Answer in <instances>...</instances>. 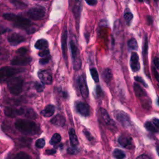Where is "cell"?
I'll list each match as a JSON object with an SVG mask.
<instances>
[{
	"label": "cell",
	"instance_id": "obj_20",
	"mask_svg": "<svg viewBox=\"0 0 159 159\" xmlns=\"http://www.w3.org/2000/svg\"><path fill=\"white\" fill-rule=\"evenodd\" d=\"M51 123L53 125L57 127H63L65 124V119L63 116L60 115H57L52 119H51Z\"/></svg>",
	"mask_w": 159,
	"mask_h": 159
},
{
	"label": "cell",
	"instance_id": "obj_6",
	"mask_svg": "<svg viewBox=\"0 0 159 159\" xmlns=\"http://www.w3.org/2000/svg\"><path fill=\"white\" fill-rule=\"evenodd\" d=\"M134 90L135 94V96L137 97L141 101V103L144 108H149L150 107V100L148 98L147 93H146L144 89L138 83H135L134 84Z\"/></svg>",
	"mask_w": 159,
	"mask_h": 159
},
{
	"label": "cell",
	"instance_id": "obj_48",
	"mask_svg": "<svg viewBox=\"0 0 159 159\" xmlns=\"http://www.w3.org/2000/svg\"><path fill=\"white\" fill-rule=\"evenodd\" d=\"M137 159H150L149 157H148L147 155H140L139 156Z\"/></svg>",
	"mask_w": 159,
	"mask_h": 159
},
{
	"label": "cell",
	"instance_id": "obj_35",
	"mask_svg": "<svg viewBox=\"0 0 159 159\" xmlns=\"http://www.w3.org/2000/svg\"><path fill=\"white\" fill-rule=\"evenodd\" d=\"M34 88L36 89V91L39 93H41L43 92V90L44 89V86L38 82H36L34 84Z\"/></svg>",
	"mask_w": 159,
	"mask_h": 159
},
{
	"label": "cell",
	"instance_id": "obj_50",
	"mask_svg": "<svg viewBox=\"0 0 159 159\" xmlns=\"http://www.w3.org/2000/svg\"><path fill=\"white\" fill-rule=\"evenodd\" d=\"M145 2H146V3H147L148 4L150 3V0H145Z\"/></svg>",
	"mask_w": 159,
	"mask_h": 159
},
{
	"label": "cell",
	"instance_id": "obj_1",
	"mask_svg": "<svg viewBox=\"0 0 159 159\" xmlns=\"http://www.w3.org/2000/svg\"><path fill=\"white\" fill-rule=\"evenodd\" d=\"M14 126L17 131L25 135H35L40 131L36 123L27 119H18L15 122Z\"/></svg>",
	"mask_w": 159,
	"mask_h": 159
},
{
	"label": "cell",
	"instance_id": "obj_44",
	"mask_svg": "<svg viewBox=\"0 0 159 159\" xmlns=\"http://www.w3.org/2000/svg\"><path fill=\"white\" fill-rule=\"evenodd\" d=\"M152 122L153 123L154 126L157 127V129L159 131V119L157 118H154L153 119Z\"/></svg>",
	"mask_w": 159,
	"mask_h": 159
},
{
	"label": "cell",
	"instance_id": "obj_51",
	"mask_svg": "<svg viewBox=\"0 0 159 159\" xmlns=\"http://www.w3.org/2000/svg\"><path fill=\"white\" fill-rule=\"evenodd\" d=\"M138 2H140V3H142V2H144V0H138Z\"/></svg>",
	"mask_w": 159,
	"mask_h": 159
},
{
	"label": "cell",
	"instance_id": "obj_41",
	"mask_svg": "<svg viewBox=\"0 0 159 159\" xmlns=\"http://www.w3.org/2000/svg\"><path fill=\"white\" fill-rule=\"evenodd\" d=\"M78 152V150L77 149V147H72V148H69L68 149V153L70 154H76Z\"/></svg>",
	"mask_w": 159,
	"mask_h": 159
},
{
	"label": "cell",
	"instance_id": "obj_2",
	"mask_svg": "<svg viewBox=\"0 0 159 159\" xmlns=\"http://www.w3.org/2000/svg\"><path fill=\"white\" fill-rule=\"evenodd\" d=\"M3 17L5 19L13 22L16 27L26 29L27 32H29V31L32 28L31 27V21L21 16L12 13H6L3 14Z\"/></svg>",
	"mask_w": 159,
	"mask_h": 159
},
{
	"label": "cell",
	"instance_id": "obj_54",
	"mask_svg": "<svg viewBox=\"0 0 159 159\" xmlns=\"http://www.w3.org/2000/svg\"><path fill=\"white\" fill-rule=\"evenodd\" d=\"M154 2H157L158 0H154Z\"/></svg>",
	"mask_w": 159,
	"mask_h": 159
},
{
	"label": "cell",
	"instance_id": "obj_42",
	"mask_svg": "<svg viewBox=\"0 0 159 159\" xmlns=\"http://www.w3.org/2000/svg\"><path fill=\"white\" fill-rule=\"evenodd\" d=\"M85 2L90 6H95L97 4V0H85Z\"/></svg>",
	"mask_w": 159,
	"mask_h": 159
},
{
	"label": "cell",
	"instance_id": "obj_29",
	"mask_svg": "<svg viewBox=\"0 0 159 159\" xmlns=\"http://www.w3.org/2000/svg\"><path fill=\"white\" fill-rule=\"evenodd\" d=\"M145 127L147 130L152 132H158L159 131L157 129V127L154 126L152 122L148 121L145 124Z\"/></svg>",
	"mask_w": 159,
	"mask_h": 159
},
{
	"label": "cell",
	"instance_id": "obj_7",
	"mask_svg": "<svg viewBox=\"0 0 159 159\" xmlns=\"http://www.w3.org/2000/svg\"><path fill=\"white\" fill-rule=\"evenodd\" d=\"M24 71V69H17V68L9 66L2 67L1 70H0V81H1V82H3L14 75Z\"/></svg>",
	"mask_w": 159,
	"mask_h": 159
},
{
	"label": "cell",
	"instance_id": "obj_55",
	"mask_svg": "<svg viewBox=\"0 0 159 159\" xmlns=\"http://www.w3.org/2000/svg\"><path fill=\"white\" fill-rule=\"evenodd\" d=\"M41 1H47V0H41Z\"/></svg>",
	"mask_w": 159,
	"mask_h": 159
},
{
	"label": "cell",
	"instance_id": "obj_18",
	"mask_svg": "<svg viewBox=\"0 0 159 159\" xmlns=\"http://www.w3.org/2000/svg\"><path fill=\"white\" fill-rule=\"evenodd\" d=\"M77 110L80 114L83 116H88L89 115V106L84 103L80 102L77 104Z\"/></svg>",
	"mask_w": 159,
	"mask_h": 159
},
{
	"label": "cell",
	"instance_id": "obj_15",
	"mask_svg": "<svg viewBox=\"0 0 159 159\" xmlns=\"http://www.w3.org/2000/svg\"><path fill=\"white\" fill-rule=\"evenodd\" d=\"M40 81L45 85H50L52 83V76L49 70H41L38 73Z\"/></svg>",
	"mask_w": 159,
	"mask_h": 159
},
{
	"label": "cell",
	"instance_id": "obj_22",
	"mask_svg": "<svg viewBox=\"0 0 159 159\" xmlns=\"http://www.w3.org/2000/svg\"><path fill=\"white\" fill-rule=\"evenodd\" d=\"M69 138H70V144H71L72 147H77V146H78V144H79V142H78L77 135L75 133V130L73 128H70L69 129Z\"/></svg>",
	"mask_w": 159,
	"mask_h": 159
},
{
	"label": "cell",
	"instance_id": "obj_27",
	"mask_svg": "<svg viewBox=\"0 0 159 159\" xmlns=\"http://www.w3.org/2000/svg\"><path fill=\"white\" fill-rule=\"evenodd\" d=\"M127 45H128V47H129V49H131V50L136 51V50H138V42H137V41H136V40L134 38L131 39L128 41Z\"/></svg>",
	"mask_w": 159,
	"mask_h": 159
},
{
	"label": "cell",
	"instance_id": "obj_52",
	"mask_svg": "<svg viewBox=\"0 0 159 159\" xmlns=\"http://www.w3.org/2000/svg\"><path fill=\"white\" fill-rule=\"evenodd\" d=\"M157 152H158V153L159 155V147H158V149H157Z\"/></svg>",
	"mask_w": 159,
	"mask_h": 159
},
{
	"label": "cell",
	"instance_id": "obj_39",
	"mask_svg": "<svg viewBox=\"0 0 159 159\" xmlns=\"http://www.w3.org/2000/svg\"><path fill=\"white\" fill-rule=\"evenodd\" d=\"M83 133L89 141H92L93 140V137L89 131H88L86 130H84Z\"/></svg>",
	"mask_w": 159,
	"mask_h": 159
},
{
	"label": "cell",
	"instance_id": "obj_32",
	"mask_svg": "<svg viewBox=\"0 0 159 159\" xmlns=\"http://www.w3.org/2000/svg\"><path fill=\"white\" fill-rule=\"evenodd\" d=\"M90 74H91V75H92L93 80L96 83L99 82V75H98V72L96 69H95V68H92V69H90Z\"/></svg>",
	"mask_w": 159,
	"mask_h": 159
},
{
	"label": "cell",
	"instance_id": "obj_5",
	"mask_svg": "<svg viewBox=\"0 0 159 159\" xmlns=\"http://www.w3.org/2000/svg\"><path fill=\"white\" fill-rule=\"evenodd\" d=\"M70 47L72 54L74 69L75 70H80L81 67V60L80 57V53L77 44L72 40L70 42Z\"/></svg>",
	"mask_w": 159,
	"mask_h": 159
},
{
	"label": "cell",
	"instance_id": "obj_12",
	"mask_svg": "<svg viewBox=\"0 0 159 159\" xmlns=\"http://www.w3.org/2000/svg\"><path fill=\"white\" fill-rule=\"evenodd\" d=\"M99 111H100V113L101 117L103 122L104 123V124L106 125H107L111 129L116 128L115 123H114V121L112 120V119L109 117L106 110L103 109V108H100Z\"/></svg>",
	"mask_w": 159,
	"mask_h": 159
},
{
	"label": "cell",
	"instance_id": "obj_23",
	"mask_svg": "<svg viewBox=\"0 0 159 159\" xmlns=\"http://www.w3.org/2000/svg\"><path fill=\"white\" fill-rule=\"evenodd\" d=\"M35 47L38 50H45L47 49L49 47V42L46 39H40L37 40L34 45Z\"/></svg>",
	"mask_w": 159,
	"mask_h": 159
},
{
	"label": "cell",
	"instance_id": "obj_25",
	"mask_svg": "<svg viewBox=\"0 0 159 159\" xmlns=\"http://www.w3.org/2000/svg\"><path fill=\"white\" fill-rule=\"evenodd\" d=\"M112 155L116 159H124L126 158V153L123 150L118 149L113 151Z\"/></svg>",
	"mask_w": 159,
	"mask_h": 159
},
{
	"label": "cell",
	"instance_id": "obj_36",
	"mask_svg": "<svg viewBox=\"0 0 159 159\" xmlns=\"http://www.w3.org/2000/svg\"><path fill=\"white\" fill-rule=\"evenodd\" d=\"M28 53V49L26 47H21L17 51L16 54H19V55H25Z\"/></svg>",
	"mask_w": 159,
	"mask_h": 159
},
{
	"label": "cell",
	"instance_id": "obj_13",
	"mask_svg": "<svg viewBox=\"0 0 159 159\" xmlns=\"http://www.w3.org/2000/svg\"><path fill=\"white\" fill-rule=\"evenodd\" d=\"M130 65L132 70L134 72H138L141 69V65L139 63V57L138 54L134 52H132L130 60Z\"/></svg>",
	"mask_w": 159,
	"mask_h": 159
},
{
	"label": "cell",
	"instance_id": "obj_11",
	"mask_svg": "<svg viewBox=\"0 0 159 159\" xmlns=\"http://www.w3.org/2000/svg\"><path fill=\"white\" fill-rule=\"evenodd\" d=\"M32 61V58L30 57H25V55H20L19 57L13 59L11 64L16 66H25L29 64Z\"/></svg>",
	"mask_w": 159,
	"mask_h": 159
},
{
	"label": "cell",
	"instance_id": "obj_17",
	"mask_svg": "<svg viewBox=\"0 0 159 159\" xmlns=\"http://www.w3.org/2000/svg\"><path fill=\"white\" fill-rule=\"evenodd\" d=\"M118 142L122 147L126 149H131L133 147L132 138L126 135H121L118 139Z\"/></svg>",
	"mask_w": 159,
	"mask_h": 159
},
{
	"label": "cell",
	"instance_id": "obj_34",
	"mask_svg": "<svg viewBox=\"0 0 159 159\" xmlns=\"http://www.w3.org/2000/svg\"><path fill=\"white\" fill-rule=\"evenodd\" d=\"M45 144V142L44 139L42 138V139H39L38 140L36 141V146L38 148V149H42Z\"/></svg>",
	"mask_w": 159,
	"mask_h": 159
},
{
	"label": "cell",
	"instance_id": "obj_53",
	"mask_svg": "<svg viewBox=\"0 0 159 159\" xmlns=\"http://www.w3.org/2000/svg\"><path fill=\"white\" fill-rule=\"evenodd\" d=\"M158 105H159V98H158Z\"/></svg>",
	"mask_w": 159,
	"mask_h": 159
},
{
	"label": "cell",
	"instance_id": "obj_26",
	"mask_svg": "<svg viewBox=\"0 0 159 159\" xmlns=\"http://www.w3.org/2000/svg\"><path fill=\"white\" fill-rule=\"evenodd\" d=\"M60 141H61L60 135L56 133L53 135V136L50 141V144L52 146H55V145L59 144L60 142Z\"/></svg>",
	"mask_w": 159,
	"mask_h": 159
},
{
	"label": "cell",
	"instance_id": "obj_31",
	"mask_svg": "<svg viewBox=\"0 0 159 159\" xmlns=\"http://www.w3.org/2000/svg\"><path fill=\"white\" fill-rule=\"evenodd\" d=\"M124 17L126 20V23L128 26H129L131 25V22H132V20L133 19V14L128 11H126L124 14Z\"/></svg>",
	"mask_w": 159,
	"mask_h": 159
},
{
	"label": "cell",
	"instance_id": "obj_3",
	"mask_svg": "<svg viewBox=\"0 0 159 159\" xmlns=\"http://www.w3.org/2000/svg\"><path fill=\"white\" fill-rule=\"evenodd\" d=\"M5 114L6 116L14 118L16 116H22L27 118L34 119L37 117L35 111L29 108H6L5 109Z\"/></svg>",
	"mask_w": 159,
	"mask_h": 159
},
{
	"label": "cell",
	"instance_id": "obj_14",
	"mask_svg": "<svg viewBox=\"0 0 159 159\" xmlns=\"http://www.w3.org/2000/svg\"><path fill=\"white\" fill-rule=\"evenodd\" d=\"M78 85L80 88V91L81 95L83 98H87L89 95V91L86 81L85 77L82 75L79 77L78 79Z\"/></svg>",
	"mask_w": 159,
	"mask_h": 159
},
{
	"label": "cell",
	"instance_id": "obj_24",
	"mask_svg": "<svg viewBox=\"0 0 159 159\" xmlns=\"http://www.w3.org/2000/svg\"><path fill=\"white\" fill-rule=\"evenodd\" d=\"M102 77H103V80L106 83H108L112 78V72H111V69H105L102 73Z\"/></svg>",
	"mask_w": 159,
	"mask_h": 159
},
{
	"label": "cell",
	"instance_id": "obj_16",
	"mask_svg": "<svg viewBox=\"0 0 159 159\" xmlns=\"http://www.w3.org/2000/svg\"><path fill=\"white\" fill-rule=\"evenodd\" d=\"M67 36H68V33H67L66 26H65L62 34L61 44H62V49L63 55L66 61L67 60Z\"/></svg>",
	"mask_w": 159,
	"mask_h": 159
},
{
	"label": "cell",
	"instance_id": "obj_45",
	"mask_svg": "<svg viewBox=\"0 0 159 159\" xmlns=\"http://www.w3.org/2000/svg\"><path fill=\"white\" fill-rule=\"evenodd\" d=\"M152 71H153V75H154L155 78H156L158 81H159V74H158V73L157 71V69H156V68L153 67V68H152Z\"/></svg>",
	"mask_w": 159,
	"mask_h": 159
},
{
	"label": "cell",
	"instance_id": "obj_43",
	"mask_svg": "<svg viewBox=\"0 0 159 159\" xmlns=\"http://www.w3.org/2000/svg\"><path fill=\"white\" fill-rule=\"evenodd\" d=\"M96 92H97V95H98L99 97H101L103 95V91H102V89H101V87H100V86H98L97 87Z\"/></svg>",
	"mask_w": 159,
	"mask_h": 159
},
{
	"label": "cell",
	"instance_id": "obj_49",
	"mask_svg": "<svg viewBox=\"0 0 159 159\" xmlns=\"http://www.w3.org/2000/svg\"><path fill=\"white\" fill-rule=\"evenodd\" d=\"M45 153H46V154H48V155H52V154L56 153V150H54V149L50 150H46V152H45Z\"/></svg>",
	"mask_w": 159,
	"mask_h": 159
},
{
	"label": "cell",
	"instance_id": "obj_33",
	"mask_svg": "<svg viewBox=\"0 0 159 159\" xmlns=\"http://www.w3.org/2000/svg\"><path fill=\"white\" fill-rule=\"evenodd\" d=\"M11 3L17 8H25L27 6V5L25 4V3H23L22 2H19L17 1V0H12Z\"/></svg>",
	"mask_w": 159,
	"mask_h": 159
},
{
	"label": "cell",
	"instance_id": "obj_19",
	"mask_svg": "<svg viewBox=\"0 0 159 159\" xmlns=\"http://www.w3.org/2000/svg\"><path fill=\"white\" fill-rule=\"evenodd\" d=\"M81 0H75V5L73 8V12L74 16L75 17L76 21L78 24V21L80 17L81 11Z\"/></svg>",
	"mask_w": 159,
	"mask_h": 159
},
{
	"label": "cell",
	"instance_id": "obj_46",
	"mask_svg": "<svg viewBox=\"0 0 159 159\" xmlns=\"http://www.w3.org/2000/svg\"><path fill=\"white\" fill-rule=\"evenodd\" d=\"M153 64L155 66L156 69H158L159 68V58L158 57H155L154 59H153Z\"/></svg>",
	"mask_w": 159,
	"mask_h": 159
},
{
	"label": "cell",
	"instance_id": "obj_40",
	"mask_svg": "<svg viewBox=\"0 0 159 159\" xmlns=\"http://www.w3.org/2000/svg\"><path fill=\"white\" fill-rule=\"evenodd\" d=\"M50 60V57L48 56V57H44L43 59H41L40 60H39V63L41 64V65H45L49 63Z\"/></svg>",
	"mask_w": 159,
	"mask_h": 159
},
{
	"label": "cell",
	"instance_id": "obj_10",
	"mask_svg": "<svg viewBox=\"0 0 159 159\" xmlns=\"http://www.w3.org/2000/svg\"><path fill=\"white\" fill-rule=\"evenodd\" d=\"M26 38L22 35L18 33H13L8 36V41L11 45L16 46V45L25 42Z\"/></svg>",
	"mask_w": 159,
	"mask_h": 159
},
{
	"label": "cell",
	"instance_id": "obj_30",
	"mask_svg": "<svg viewBox=\"0 0 159 159\" xmlns=\"http://www.w3.org/2000/svg\"><path fill=\"white\" fill-rule=\"evenodd\" d=\"M147 51H148V39H147V36L146 34L144 36L143 47H142V54L144 58L147 55Z\"/></svg>",
	"mask_w": 159,
	"mask_h": 159
},
{
	"label": "cell",
	"instance_id": "obj_4",
	"mask_svg": "<svg viewBox=\"0 0 159 159\" xmlns=\"http://www.w3.org/2000/svg\"><path fill=\"white\" fill-rule=\"evenodd\" d=\"M23 83V79L20 77L11 78L7 83L9 92L13 95H19L22 92Z\"/></svg>",
	"mask_w": 159,
	"mask_h": 159
},
{
	"label": "cell",
	"instance_id": "obj_37",
	"mask_svg": "<svg viewBox=\"0 0 159 159\" xmlns=\"http://www.w3.org/2000/svg\"><path fill=\"white\" fill-rule=\"evenodd\" d=\"M49 54H50V51L47 49L43 50L39 53V55L40 57H43V58L49 56Z\"/></svg>",
	"mask_w": 159,
	"mask_h": 159
},
{
	"label": "cell",
	"instance_id": "obj_28",
	"mask_svg": "<svg viewBox=\"0 0 159 159\" xmlns=\"http://www.w3.org/2000/svg\"><path fill=\"white\" fill-rule=\"evenodd\" d=\"M15 159H32L31 156L25 152H19L14 156Z\"/></svg>",
	"mask_w": 159,
	"mask_h": 159
},
{
	"label": "cell",
	"instance_id": "obj_21",
	"mask_svg": "<svg viewBox=\"0 0 159 159\" xmlns=\"http://www.w3.org/2000/svg\"><path fill=\"white\" fill-rule=\"evenodd\" d=\"M55 107L54 105H47L41 111V115L45 118H49L53 116L55 112Z\"/></svg>",
	"mask_w": 159,
	"mask_h": 159
},
{
	"label": "cell",
	"instance_id": "obj_47",
	"mask_svg": "<svg viewBox=\"0 0 159 159\" xmlns=\"http://www.w3.org/2000/svg\"><path fill=\"white\" fill-rule=\"evenodd\" d=\"M147 22L148 24L149 25H152V22H153V20H152V17L150 16H147Z\"/></svg>",
	"mask_w": 159,
	"mask_h": 159
},
{
	"label": "cell",
	"instance_id": "obj_9",
	"mask_svg": "<svg viewBox=\"0 0 159 159\" xmlns=\"http://www.w3.org/2000/svg\"><path fill=\"white\" fill-rule=\"evenodd\" d=\"M116 119L124 127H129L131 126V121L129 115L123 111H116L114 113Z\"/></svg>",
	"mask_w": 159,
	"mask_h": 159
},
{
	"label": "cell",
	"instance_id": "obj_38",
	"mask_svg": "<svg viewBox=\"0 0 159 159\" xmlns=\"http://www.w3.org/2000/svg\"><path fill=\"white\" fill-rule=\"evenodd\" d=\"M134 79H135V80L136 81H138V82H139V83H141L143 86H144L145 87H147L148 86V85H147V84H146V83L145 82V81L141 77H138V76H136V77H135V78H134Z\"/></svg>",
	"mask_w": 159,
	"mask_h": 159
},
{
	"label": "cell",
	"instance_id": "obj_8",
	"mask_svg": "<svg viewBox=\"0 0 159 159\" xmlns=\"http://www.w3.org/2000/svg\"><path fill=\"white\" fill-rule=\"evenodd\" d=\"M28 16L36 21L42 19L45 16V9L42 6H35L31 8L28 12Z\"/></svg>",
	"mask_w": 159,
	"mask_h": 159
}]
</instances>
